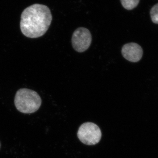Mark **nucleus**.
<instances>
[{"label":"nucleus","mask_w":158,"mask_h":158,"mask_svg":"<svg viewBox=\"0 0 158 158\" xmlns=\"http://www.w3.org/2000/svg\"><path fill=\"white\" fill-rule=\"evenodd\" d=\"M52 19V13L47 6L34 4L26 8L22 13L21 31L26 37L38 38L46 33Z\"/></svg>","instance_id":"obj_1"},{"label":"nucleus","mask_w":158,"mask_h":158,"mask_svg":"<svg viewBox=\"0 0 158 158\" xmlns=\"http://www.w3.org/2000/svg\"><path fill=\"white\" fill-rule=\"evenodd\" d=\"M15 107L21 113L31 114L39 110L42 100L38 94L28 88L18 90L14 99Z\"/></svg>","instance_id":"obj_2"},{"label":"nucleus","mask_w":158,"mask_h":158,"mask_svg":"<svg viewBox=\"0 0 158 158\" xmlns=\"http://www.w3.org/2000/svg\"><path fill=\"white\" fill-rule=\"evenodd\" d=\"M77 136L82 143L87 145H93L100 141L102 132L97 125L93 123H85L79 128Z\"/></svg>","instance_id":"obj_3"},{"label":"nucleus","mask_w":158,"mask_h":158,"mask_svg":"<svg viewBox=\"0 0 158 158\" xmlns=\"http://www.w3.org/2000/svg\"><path fill=\"white\" fill-rule=\"evenodd\" d=\"M92 41L90 31L84 27L76 29L72 37L73 47L77 52H83L89 48Z\"/></svg>","instance_id":"obj_4"},{"label":"nucleus","mask_w":158,"mask_h":158,"mask_svg":"<svg viewBox=\"0 0 158 158\" xmlns=\"http://www.w3.org/2000/svg\"><path fill=\"white\" fill-rule=\"evenodd\" d=\"M122 54L125 59L131 62H136L140 61L143 56L142 48L135 43H130L123 46Z\"/></svg>","instance_id":"obj_5"},{"label":"nucleus","mask_w":158,"mask_h":158,"mask_svg":"<svg viewBox=\"0 0 158 158\" xmlns=\"http://www.w3.org/2000/svg\"><path fill=\"white\" fill-rule=\"evenodd\" d=\"M140 0H120L122 5L125 9L127 10H132L136 8Z\"/></svg>","instance_id":"obj_6"},{"label":"nucleus","mask_w":158,"mask_h":158,"mask_svg":"<svg viewBox=\"0 0 158 158\" xmlns=\"http://www.w3.org/2000/svg\"><path fill=\"white\" fill-rule=\"evenodd\" d=\"M150 15L153 22L158 24V4L152 7L151 10Z\"/></svg>","instance_id":"obj_7"},{"label":"nucleus","mask_w":158,"mask_h":158,"mask_svg":"<svg viewBox=\"0 0 158 158\" xmlns=\"http://www.w3.org/2000/svg\"><path fill=\"white\" fill-rule=\"evenodd\" d=\"M1 142H0V148H1Z\"/></svg>","instance_id":"obj_8"}]
</instances>
